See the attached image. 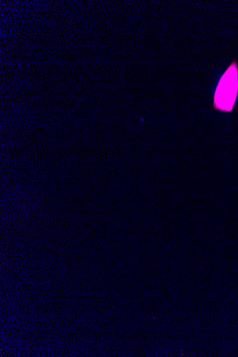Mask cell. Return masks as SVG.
<instances>
[{
	"mask_svg": "<svg viewBox=\"0 0 238 357\" xmlns=\"http://www.w3.org/2000/svg\"><path fill=\"white\" fill-rule=\"evenodd\" d=\"M237 72L231 64L223 76L215 94L214 105L218 109L229 112L233 108L237 92Z\"/></svg>",
	"mask_w": 238,
	"mask_h": 357,
	"instance_id": "1",
	"label": "cell"
}]
</instances>
